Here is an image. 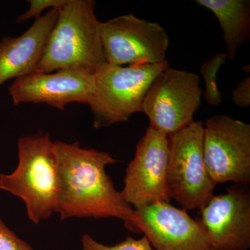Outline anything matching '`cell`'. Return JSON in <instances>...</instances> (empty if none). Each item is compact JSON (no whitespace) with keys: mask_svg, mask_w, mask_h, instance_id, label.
<instances>
[{"mask_svg":"<svg viewBox=\"0 0 250 250\" xmlns=\"http://www.w3.org/2000/svg\"><path fill=\"white\" fill-rule=\"evenodd\" d=\"M60 188L55 212L72 218L121 219L127 228L135 210L118 191L106 166L119 162L109 153L85 149L77 142L54 141Z\"/></svg>","mask_w":250,"mask_h":250,"instance_id":"1","label":"cell"},{"mask_svg":"<svg viewBox=\"0 0 250 250\" xmlns=\"http://www.w3.org/2000/svg\"><path fill=\"white\" fill-rule=\"evenodd\" d=\"M93 0H68L59 10L36 72L77 69L95 75L106 63Z\"/></svg>","mask_w":250,"mask_h":250,"instance_id":"2","label":"cell"},{"mask_svg":"<svg viewBox=\"0 0 250 250\" xmlns=\"http://www.w3.org/2000/svg\"><path fill=\"white\" fill-rule=\"evenodd\" d=\"M18 164L14 172L0 174V189L23 200L34 224L55 212L60 188L58 164L48 133L20 138Z\"/></svg>","mask_w":250,"mask_h":250,"instance_id":"3","label":"cell"},{"mask_svg":"<svg viewBox=\"0 0 250 250\" xmlns=\"http://www.w3.org/2000/svg\"><path fill=\"white\" fill-rule=\"evenodd\" d=\"M168 67L167 61L126 67L105 64L95 74V93L89 104L94 127L124 123L134 113L141 112L153 82Z\"/></svg>","mask_w":250,"mask_h":250,"instance_id":"4","label":"cell"},{"mask_svg":"<svg viewBox=\"0 0 250 250\" xmlns=\"http://www.w3.org/2000/svg\"><path fill=\"white\" fill-rule=\"evenodd\" d=\"M204 123L192 122L168 136L167 184L171 199L185 210H200L213 196L204 156Z\"/></svg>","mask_w":250,"mask_h":250,"instance_id":"5","label":"cell"},{"mask_svg":"<svg viewBox=\"0 0 250 250\" xmlns=\"http://www.w3.org/2000/svg\"><path fill=\"white\" fill-rule=\"evenodd\" d=\"M197 74L166 69L156 77L143 102L141 112L149 127L170 136L194 121L203 91Z\"/></svg>","mask_w":250,"mask_h":250,"instance_id":"6","label":"cell"},{"mask_svg":"<svg viewBox=\"0 0 250 250\" xmlns=\"http://www.w3.org/2000/svg\"><path fill=\"white\" fill-rule=\"evenodd\" d=\"M105 62L109 65L157 64L166 62L169 36L159 23L133 14L100 23Z\"/></svg>","mask_w":250,"mask_h":250,"instance_id":"7","label":"cell"},{"mask_svg":"<svg viewBox=\"0 0 250 250\" xmlns=\"http://www.w3.org/2000/svg\"><path fill=\"white\" fill-rule=\"evenodd\" d=\"M204 156L215 184L250 182V125L228 115H215L204 124Z\"/></svg>","mask_w":250,"mask_h":250,"instance_id":"8","label":"cell"},{"mask_svg":"<svg viewBox=\"0 0 250 250\" xmlns=\"http://www.w3.org/2000/svg\"><path fill=\"white\" fill-rule=\"evenodd\" d=\"M168 136L149 127L125 171L121 194L135 209L158 202L170 203L167 184Z\"/></svg>","mask_w":250,"mask_h":250,"instance_id":"9","label":"cell"},{"mask_svg":"<svg viewBox=\"0 0 250 250\" xmlns=\"http://www.w3.org/2000/svg\"><path fill=\"white\" fill-rule=\"evenodd\" d=\"M238 185L213 195L195 220L212 250H249L250 194Z\"/></svg>","mask_w":250,"mask_h":250,"instance_id":"10","label":"cell"},{"mask_svg":"<svg viewBox=\"0 0 250 250\" xmlns=\"http://www.w3.org/2000/svg\"><path fill=\"white\" fill-rule=\"evenodd\" d=\"M95 90V75L77 69L34 72L16 79L9 88L14 105L46 104L61 111L72 103L89 106Z\"/></svg>","mask_w":250,"mask_h":250,"instance_id":"11","label":"cell"},{"mask_svg":"<svg viewBox=\"0 0 250 250\" xmlns=\"http://www.w3.org/2000/svg\"><path fill=\"white\" fill-rule=\"evenodd\" d=\"M128 228L143 233L155 250H212L195 219L183 208L158 202L134 209Z\"/></svg>","mask_w":250,"mask_h":250,"instance_id":"12","label":"cell"},{"mask_svg":"<svg viewBox=\"0 0 250 250\" xmlns=\"http://www.w3.org/2000/svg\"><path fill=\"white\" fill-rule=\"evenodd\" d=\"M59 10L50 9L35 20L19 36H5L0 41V86L6 81L36 72L47 36Z\"/></svg>","mask_w":250,"mask_h":250,"instance_id":"13","label":"cell"},{"mask_svg":"<svg viewBox=\"0 0 250 250\" xmlns=\"http://www.w3.org/2000/svg\"><path fill=\"white\" fill-rule=\"evenodd\" d=\"M197 4L210 10L223 32L228 58L233 59L238 49L250 39L249 0H196Z\"/></svg>","mask_w":250,"mask_h":250,"instance_id":"14","label":"cell"},{"mask_svg":"<svg viewBox=\"0 0 250 250\" xmlns=\"http://www.w3.org/2000/svg\"><path fill=\"white\" fill-rule=\"evenodd\" d=\"M228 59L225 52L218 53L213 58L204 62L200 67V72L206 83L205 99L210 106H218L222 103L223 94L218 88L217 75Z\"/></svg>","mask_w":250,"mask_h":250,"instance_id":"15","label":"cell"},{"mask_svg":"<svg viewBox=\"0 0 250 250\" xmlns=\"http://www.w3.org/2000/svg\"><path fill=\"white\" fill-rule=\"evenodd\" d=\"M82 250H153L150 243L145 236L138 240L128 236L125 241L109 246L99 243L89 235L84 234L82 236Z\"/></svg>","mask_w":250,"mask_h":250,"instance_id":"16","label":"cell"},{"mask_svg":"<svg viewBox=\"0 0 250 250\" xmlns=\"http://www.w3.org/2000/svg\"><path fill=\"white\" fill-rule=\"evenodd\" d=\"M67 1L68 0H29L28 1L29 9L25 13L18 16L16 22H24L33 18L39 19L42 16V12L45 10L61 9L67 4Z\"/></svg>","mask_w":250,"mask_h":250,"instance_id":"17","label":"cell"},{"mask_svg":"<svg viewBox=\"0 0 250 250\" xmlns=\"http://www.w3.org/2000/svg\"><path fill=\"white\" fill-rule=\"evenodd\" d=\"M0 250H34L32 247L20 238L0 218Z\"/></svg>","mask_w":250,"mask_h":250,"instance_id":"18","label":"cell"},{"mask_svg":"<svg viewBox=\"0 0 250 250\" xmlns=\"http://www.w3.org/2000/svg\"><path fill=\"white\" fill-rule=\"evenodd\" d=\"M235 104L240 108H246L250 105V78L241 81L235 89L231 91Z\"/></svg>","mask_w":250,"mask_h":250,"instance_id":"19","label":"cell"}]
</instances>
